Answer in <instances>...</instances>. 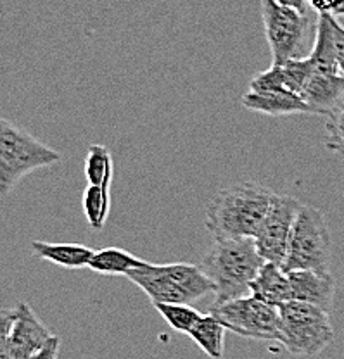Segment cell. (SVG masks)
I'll use <instances>...</instances> for the list:
<instances>
[{"mask_svg": "<svg viewBox=\"0 0 344 359\" xmlns=\"http://www.w3.org/2000/svg\"><path fill=\"white\" fill-rule=\"evenodd\" d=\"M327 147L344 154V102L331 116H327Z\"/></svg>", "mask_w": 344, "mask_h": 359, "instance_id": "cell-21", "label": "cell"}, {"mask_svg": "<svg viewBox=\"0 0 344 359\" xmlns=\"http://www.w3.org/2000/svg\"><path fill=\"white\" fill-rule=\"evenodd\" d=\"M313 13L329 14V16H344V0H308Z\"/></svg>", "mask_w": 344, "mask_h": 359, "instance_id": "cell-23", "label": "cell"}, {"mask_svg": "<svg viewBox=\"0 0 344 359\" xmlns=\"http://www.w3.org/2000/svg\"><path fill=\"white\" fill-rule=\"evenodd\" d=\"M209 314L216 318L229 332L254 340L280 339L279 308L258 301L253 295L234 299V301L213 302Z\"/></svg>", "mask_w": 344, "mask_h": 359, "instance_id": "cell-8", "label": "cell"}, {"mask_svg": "<svg viewBox=\"0 0 344 359\" xmlns=\"http://www.w3.org/2000/svg\"><path fill=\"white\" fill-rule=\"evenodd\" d=\"M331 263L332 242L324 212L303 204L294 222L282 268L286 271L331 273Z\"/></svg>", "mask_w": 344, "mask_h": 359, "instance_id": "cell-6", "label": "cell"}, {"mask_svg": "<svg viewBox=\"0 0 344 359\" xmlns=\"http://www.w3.org/2000/svg\"><path fill=\"white\" fill-rule=\"evenodd\" d=\"M33 256L55 266L68 269H81L91 263L95 250L81 244H52V242L33 241L32 242Z\"/></svg>", "mask_w": 344, "mask_h": 359, "instance_id": "cell-15", "label": "cell"}, {"mask_svg": "<svg viewBox=\"0 0 344 359\" xmlns=\"http://www.w3.org/2000/svg\"><path fill=\"white\" fill-rule=\"evenodd\" d=\"M261 18L272 65H284L291 59L308 57L315 43L319 14L284 6L277 0H261Z\"/></svg>", "mask_w": 344, "mask_h": 359, "instance_id": "cell-4", "label": "cell"}, {"mask_svg": "<svg viewBox=\"0 0 344 359\" xmlns=\"http://www.w3.org/2000/svg\"><path fill=\"white\" fill-rule=\"evenodd\" d=\"M301 97L312 109V114L331 116L343 104L344 74L341 71L317 69L312 66V74L303 88Z\"/></svg>", "mask_w": 344, "mask_h": 359, "instance_id": "cell-11", "label": "cell"}, {"mask_svg": "<svg viewBox=\"0 0 344 359\" xmlns=\"http://www.w3.org/2000/svg\"><path fill=\"white\" fill-rule=\"evenodd\" d=\"M301 205V202L291 196H282V194L275 196L270 211L254 238L258 252L265 261L280 264V266L284 264L294 222H296Z\"/></svg>", "mask_w": 344, "mask_h": 359, "instance_id": "cell-9", "label": "cell"}, {"mask_svg": "<svg viewBox=\"0 0 344 359\" xmlns=\"http://www.w3.org/2000/svg\"><path fill=\"white\" fill-rule=\"evenodd\" d=\"M59 161L61 154L55 149L0 118V197L9 196L26 175Z\"/></svg>", "mask_w": 344, "mask_h": 359, "instance_id": "cell-5", "label": "cell"}, {"mask_svg": "<svg viewBox=\"0 0 344 359\" xmlns=\"http://www.w3.org/2000/svg\"><path fill=\"white\" fill-rule=\"evenodd\" d=\"M293 289V301L306 302L331 313L336 294V280L332 273L287 271Z\"/></svg>", "mask_w": 344, "mask_h": 359, "instance_id": "cell-12", "label": "cell"}, {"mask_svg": "<svg viewBox=\"0 0 344 359\" xmlns=\"http://www.w3.org/2000/svg\"><path fill=\"white\" fill-rule=\"evenodd\" d=\"M154 309L164 318L168 325L178 334L189 335L194 325L199 321L203 313L197 311L190 304H173V302H154Z\"/></svg>", "mask_w": 344, "mask_h": 359, "instance_id": "cell-20", "label": "cell"}, {"mask_svg": "<svg viewBox=\"0 0 344 359\" xmlns=\"http://www.w3.org/2000/svg\"><path fill=\"white\" fill-rule=\"evenodd\" d=\"M265 259L254 238H215L201 268L215 285V304L249 295Z\"/></svg>", "mask_w": 344, "mask_h": 359, "instance_id": "cell-2", "label": "cell"}, {"mask_svg": "<svg viewBox=\"0 0 344 359\" xmlns=\"http://www.w3.org/2000/svg\"><path fill=\"white\" fill-rule=\"evenodd\" d=\"M279 4H284V6H289L294 7V9L301 11V13H308L310 6H308V0H277Z\"/></svg>", "mask_w": 344, "mask_h": 359, "instance_id": "cell-26", "label": "cell"}, {"mask_svg": "<svg viewBox=\"0 0 344 359\" xmlns=\"http://www.w3.org/2000/svg\"><path fill=\"white\" fill-rule=\"evenodd\" d=\"M59 347H61V340H59L58 335L52 337L51 340L29 359H58L59 358Z\"/></svg>", "mask_w": 344, "mask_h": 359, "instance_id": "cell-25", "label": "cell"}, {"mask_svg": "<svg viewBox=\"0 0 344 359\" xmlns=\"http://www.w3.org/2000/svg\"><path fill=\"white\" fill-rule=\"evenodd\" d=\"M332 39H334V48H336V59L341 73L344 74V26L332 18Z\"/></svg>", "mask_w": 344, "mask_h": 359, "instance_id": "cell-24", "label": "cell"}, {"mask_svg": "<svg viewBox=\"0 0 344 359\" xmlns=\"http://www.w3.org/2000/svg\"><path fill=\"white\" fill-rule=\"evenodd\" d=\"M14 308L0 309V359H20L11 342V328L14 321Z\"/></svg>", "mask_w": 344, "mask_h": 359, "instance_id": "cell-22", "label": "cell"}, {"mask_svg": "<svg viewBox=\"0 0 344 359\" xmlns=\"http://www.w3.org/2000/svg\"><path fill=\"white\" fill-rule=\"evenodd\" d=\"M277 194L256 182L220 190L206 209V228L215 238H256Z\"/></svg>", "mask_w": 344, "mask_h": 359, "instance_id": "cell-1", "label": "cell"}, {"mask_svg": "<svg viewBox=\"0 0 344 359\" xmlns=\"http://www.w3.org/2000/svg\"><path fill=\"white\" fill-rule=\"evenodd\" d=\"M126 278L145 292L151 302L192 304L215 292V285L203 268L196 264H152L132 269Z\"/></svg>", "mask_w": 344, "mask_h": 359, "instance_id": "cell-3", "label": "cell"}, {"mask_svg": "<svg viewBox=\"0 0 344 359\" xmlns=\"http://www.w3.org/2000/svg\"><path fill=\"white\" fill-rule=\"evenodd\" d=\"M81 205H84V215L87 223L91 224L95 231H100L106 226L107 218L111 211V189L99 185H88L84 190L81 197Z\"/></svg>", "mask_w": 344, "mask_h": 359, "instance_id": "cell-18", "label": "cell"}, {"mask_svg": "<svg viewBox=\"0 0 344 359\" xmlns=\"http://www.w3.org/2000/svg\"><path fill=\"white\" fill-rule=\"evenodd\" d=\"M225 327L216 320L213 314H203L194 328L190 330L189 337L196 342V346L211 359L223 358V342H225Z\"/></svg>", "mask_w": 344, "mask_h": 359, "instance_id": "cell-17", "label": "cell"}, {"mask_svg": "<svg viewBox=\"0 0 344 359\" xmlns=\"http://www.w3.org/2000/svg\"><path fill=\"white\" fill-rule=\"evenodd\" d=\"M279 342L293 356H317L334 340L331 316L317 306L289 301L279 306Z\"/></svg>", "mask_w": 344, "mask_h": 359, "instance_id": "cell-7", "label": "cell"}, {"mask_svg": "<svg viewBox=\"0 0 344 359\" xmlns=\"http://www.w3.org/2000/svg\"><path fill=\"white\" fill-rule=\"evenodd\" d=\"M85 175L88 185H99L111 189L113 182V156L110 149L100 144H93L88 147L87 159H85Z\"/></svg>", "mask_w": 344, "mask_h": 359, "instance_id": "cell-19", "label": "cell"}, {"mask_svg": "<svg viewBox=\"0 0 344 359\" xmlns=\"http://www.w3.org/2000/svg\"><path fill=\"white\" fill-rule=\"evenodd\" d=\"M147 261L133 256L128 250H123L119 247H104L93 252L88 268L100 275H121L126 276L132 269H137Z\"/></svg>", "mask_w": 344, "mask_h": 359, "instance_id": "cell-16", "label": "cell"}, {"mask_svg": "<svg viewBox=\"0 0 344 359\" xmlns=\"http://www.w3.org/2000/svg\"><path fill=\"white\" fill-rule=\"evenodd\" d=\"M312 74L308 57L291 59L284 65H272L249 81V90L256 93H296L301 95Z\"/></svg>", "mask_w": 344, "mask_h": 359, "instance_id": "cell-10", "label": "cell"}, {"mask_svg": "<svg viewBox=\"0 0 344 359\" xmlns=\"http://www.w3.org/2000/svg\"><path fill=\"white\" fill-rule=\"evenodd\" d=\"M249 295L265 302V304L275 306V308L293 301L289 275L280 264L265 261L263 266L258 271L256 278L253 280Z\"/></svg>", "mask_w": 344, "mask_h": 359, "instance_id": "cell-13", "label": "cell"}, {"mask_svg": "<svg viewBox=\"0 0 344 359\" xmlns=\"http://www.w3.org/2000/svg\"><path fill=\"white\" fill-rule=\"evenodd\" d=\"M242 106L253 112L267 116H289V114H312L308 104L296 93H254L242 95Z\"/></svg>", "mask_w": 344, "mask_h": 359, "instance_id": "cell-14", "label": "cell"}]
</instances>
